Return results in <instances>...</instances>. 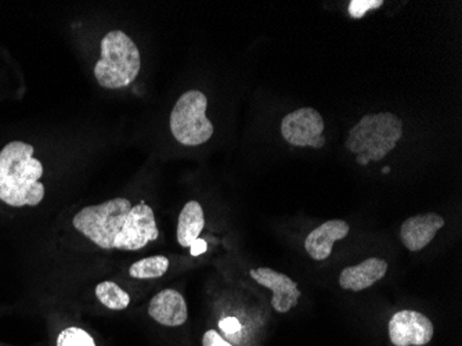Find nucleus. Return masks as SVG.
<instances>
[{"mask_svg":"<svg viewBox=\"0 0 462 346\" xmlns=\"http://www.w3.org/2000/svg\"><path fill=\"white\" fill-rule=\"evenodd\" d=\"M74 228L103 249L139 251L160 237L150 205L113 199L89 205L74 216Z\"/></svg>","mask_w":462,"mask_h":346,"instance_id":"1","label":"nucleus"},{"mask_svg":"<svg viewBox=\"0 0 462 346\" xmlns=\"http://www.w3.org/2000/svg\"><path fill=\"white\" fill-rule=\"evenodd\" d=\"M32 145L12 142L0 151V200L10 207H36L45 197L39 182L43 165L33 158Z\"/></svg>","mask_w":462,"mask_h":346,"instance_id":"2","label":"nucleus"},{"mask_svg":"<svg viewBox=\"0 0 462 346\" xmlns=\"http://www.w3.org/2000/svg\"><path fill=\"white\" fill-rule=\"evenodd\" d=\"M403 137V121L392 113L367 114L347 135L345 147L356 154V163H378L393 151Z\"/></svg>","mask_w":462,"mask_h":346,"instance_id":"3","label":"nucleus"},{"mask_svg":"<svg viewBox=\"0 0 462 346\" xmlns=\"http://www.w3.org/2000/svg\"><path fill=\"white\" fill-rule=\"evenodd\" d=\"M101 57L95 66V78L106 89H121L136 80L142 57L136 43L122 31H111L100 45Z\"/></svg>","mask_w":462,"mask_h":346,"instance_id":"4","label":"nucleus"},{"mask_svg":"<svg viewBox=\"0 0 462 346\" xmlns=\"http://www.w3.org/2000/svg\"><path fill=\"white\" fill-rule=\"evenodd\" d=\"M208 98L199 90H189L176 101L171 114V132L180 145L196 147L214 136L215 127L207 118Z\"/></svg>","mask_w":462,"mask_h":346,"instance_id":"5","label":"nucleus"},{"mask_svg":"<svg viewBox=\"0 0 462 346\" xmlns=\"http://www.w3.org/2000/svg\"><path fill=\"white\" fill-rule=\"evenodd\" d=\"M324 127L323 116L310 107H303L282 118V135L285 142L295 147L323 148Z\"/></svg>","mask_w":462,"mask_h":346,"instance_id":"6","label":"nucleus"},{"mask_svg":"<svg viewBox=\"0 0 462 346\" xmlns=\"http://www.w3.org/2000/svg\"><path fill=\"white\" fill-rule=\"evenodd\" d=\"M389 337L394 346H424L432 341V322L415 311H401L389 322Z\"/></svg>","mask_w":462,"mask_h":346,"instance_id":"7","label":"nucleus"},{"mask_svg":"<svg viewBox=\"0 0 462 346\" xmlns=\"http://www.w3.org/2000/svg\"><path fill=\"white\" fill-rule=\"evenodd\" d=\"M249 275L258 285L273 291L272 306L277 313H288L298 305L300 291L292 278L269 267L252 269Z\"/></svg>","mask_w":462,"mask_h":346,"instance_id":"8","label":"nucleus"},{"mask_svg":"<svg viewBox=\"0 0 462 346\" xmlns=\"http://www.w3.org/2000/svg\"><path fill=\"white\" fill-rule=\"evenodd\" d=\"M445 223V220L438 213L411 216L402 225V241L409 251H421L432 243L436 233L443 229Z\"/></svg>","mask_w":462,"mask_h":346,"instance_id":"9","label":"nucleus"},{"mask_svg":"<svg viewBox=\"0 0 462 346\" xmlns=\"http://www.w3.org/2000/svg\"><path fill=\"white\" fill-rule=\"evenodd\" d=\"M349 223L345 220H328L310 231L305 240V249L314 261H324L331 255L334 244L349 234Z\"/></svg>","mask_w":462,"mask_h":346,"instance_id":"10","label":"nucleus"},{"mask_svg":"<svg viewBox=\"0 0 462 346\" xmlns=\"http://www.w3.org/2000/svg\"><path fill=\"white\" fill-rule=\"evenodd\" d=\"M149 314L166 327L183 326L189 317L183 295L176 290H163L150 301Z\"/></svg>","mask_w":462,"mask_h":346,"instance_id":"11","label":"nucleus"},{"mask_svg":"<svg viewBox=\"0 0 462 346\" xmlns=\"http://www.w3.org/2000/svg\"><path fill=\"white\" fill-rule=\"evenodd\" d=\"M386 272H388V264L383 259L368 257L356 267H345L339 276V285L344 290L360 293L375 285L376 281L383 280Z\"/></svg>","mask_w":462,"mask_h":346,"instance_id":"12","label":"nucleus"},{"mask_svg":"<svg viewBox=\"0 0 462 346\" xmlns=\"http://www.w3.org/2000/svg\"><path fill=\"white\" fill-rule=\"evenodd\" d=\"M204 226L205 216L201 204L197 201L187 202L179 215L178 231H176L178 243L183 248H190L191 244L199 240Z\"/></svg>","mask_w":462,"mask_h":346,"instance_id":"13","label":"nucleus"},{"mask_svg":"<svg viewBox=\"0 0 462 346\" xmlns=\"http://www.w3.org/2000/svg\"><path fill=\"white\" fill-rule=\"evenodd\" d=\"M96 296L100 304L111 311H124L131 304V296L114 281H103L96 287Z\"/></svg>","mask_w":462,"mask_h":346,"instance_id":"14","label":"nucleus"},{"mask_svg":"<svg viewBox=\"0 0 462 346\" xmlns=\"http://www.w3.org/2000/svg\"><path fill=\"white\" fill-rule=\"evenodd\" d=\"M170 269V259L162 255L144 257L134 262L129 269V275L139 280H150V278H160Z\"/></svg>","mask_w":462,"mask_h":346,"instance_id":"15","label":"nucleus"},{"mask_svg":"<svg viewBox=\"0 0 462 346\" xmlns=\"http://www.w3.org/2000/svg\"><path fill=\"white\" fill-rule=\"evenodd\" d=\"M57 346H96V343L85 330L69 327L59 335Z\"/></svg>","mask_w":462,"mask_h":346,"instance_id":"16","label":"nucleus"},{"mask_svg":"<svg viewBox=\"0 0 462 346\" xmlns=\"http://www.w3.org/2000/svg\"><path fill=\"white\" fill-rule=\"evenodd\" d=\"M383 5V0H352L347 10H349L350 17L362 18L365 17V13L380 9Z\"/></svg>","mask_w":462,"mask_h":346,"instance_id":"17","label":"nucleus"},{"mask_svg":"<svg viewBox=\"0 0 462 346\" xmlns=\"http://www.w3.org/2000/svg\"><path fill=\"white\" fill-rule=\"evenodd\" d=\"M202 346H233L228 343L219 332L215 330H209L205 332L204 338H202Z\"/></svg>","mask_w":462,"mask_h":346,"instance_id":"18","label":"nucleus"},{"mask_svg":"<svg viewBox=\"0 0 462 346\" xmlns=\"http://www.w3.org/2000/svg\"><path fill=\"white\" fill-rule=\"evenodd\" d=\"M219 326L226 334H236L241 330L240 322L236 317H226L219 323Z\"/></svg>","mask_w":462,"mask_h":346,"instance_id":"19","label":"nucleus"},{"mask_svg":"<svg viewBox=\"0 0 462 346\" xmlns=\"http://www.w3.org/2000/svg\"><path fill=\"white\" fill-rule=\"evenodd\" d=\"M190 248L191 255H193V257H199V255L204 254V252L207 251V243L201 240V238H199V240L191 244Z\"/></svg>","mask_w":462,"mask_h":346,"instance_id":"20","label":"nucleus"}]
</instances>
